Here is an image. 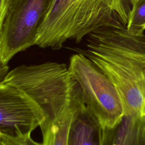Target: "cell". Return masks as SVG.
I'll return each mask as SVG.
<instances>
[{
  "label": "cell",
  "instance_id": "6",
  "mask_svg": "<svg viewBox=\"0 0 145 145\" xmlns=\"http://www.w3.org/2000/svg\"><path fill=\"white\" fill-rule=\"evenodd\" d=\"M0 134L16 135L31 133L45 120L39 106L28 96L0 83Z\"/></svg>",
  "mask_w": 145,
  "mask_h": 145
},
{
  "label": "cell",
  "instance_id": "4",
  "mask_svg": "<svg viewBox=\"0 0 145 145\" xmlns=\"http://www.w3.org/2000/svg\"><path fill=\"white\" fill-rule=\"evenodd\" d=\"M68 67L81 88L86 107L101 127L114 126L123 116V108L110 78L82 53L72 55Z\"/></svg>",
  "mask_w": 145,
  "mask_h": 145
},
{
  "label": "cell",
  "instance_id": "2",
  "mask_svg": "<svg viewBox=\"0 0 145 145\" xmlns=\"http://www.w3.org/2000/svg\"><path fill=\"white\" fill-rule=\"evenodd\" d=\"M131 8V0H53L36 45L59 50L99 29L126 27Z\"/></svg>",
  "mask_w": 145,
  "mask_h": 145
},
{
  "label": "cell",
  "instance_id": "9",
  "mask_svg": "<svg viewBox=\"0 0 145 145\" xmlns=\"http://www.w3.org/2000/svg\"><path fill=\"white\" fill-rule=\"evenodd\" d=\"M83 101L79 89L73 96L61 113L53 121L41 129L43 145H67L70 126L73 115Z\"/></svg>",
  "mask_w": 145,
  "mask_h": 145
},
{
  "label": "cell",
  "instance_id": "10",
  "mask_svg": "<svg viewBox=\"0 0 145 145\" xmlns=\"http://www.w3.org/2000/svg\"><path fill=\"white\" fill-rule=\"evenodd\" d=\"M131 3L126 29L133 35L143 33L145 29V0H131Z\"/></svg>",
  "mask_w": 145,
  "mask_h": 145
},
{
  "label": "cell",
  "instance_id": "1",
  "mask_svg": "<svg viewBox=\"0 0 145 145\" xmlns=\"http://www.w3.org/2000/svg\"><path fill=\"white\" fill-rule=\"evenodd\" d=\"M82 51L112 80L123 114H145V35H133L125 26L99 29L87 36Z\"/></svg>",
  "mask_w": 145,
  "mask_h": 145
},
{
  "label": "cell",
  "instance_id": "3",
  "mask_svg": "<svg viewBox=\"0 0 145 145\" xmlns=\"http://www.w3.org/2000/svg\"><path fill=\"white\" fill-rule=\"evenodd\" d=\"M0 83L19 89L39 106L45 117L41 127L61 113L79 87L66 64L50 61L17 66Z\"/></svg>",
  "mask_w": 145,
  "mask_h": 145
},
{
  "label": "cell",
  "instance_id": "12",
  "mask_svg": "<svg viewBox=\"0 0 145 145\" xmlns=\"http://www.w3.org/2000/svg\"><path fill=\"white\" fill-rule=\"evenodd\" d=\"M15 0H1L0 3V27L2 25L5 18L12 4Z\"/></svg>",
  "mask_w": 145,
  "mask_h": 145
},
{
  "label": "cell",
  "instance_id": "11",
  "mask_svg": "<svg viewBox=\"0 0 145 145\" xmlns=\"http://www.w3.org/2000/svg\"><path fill=\"white\" fill-rule=\"evenodd\" d=\"M31 134L8 135L0 134V145H43L42 143L35 141Z\"/></svg>",
  "mask_w": 145,
  "mask_h": 145
},
{
  "label": "cell",
  "instance_id": "8",
  "mask_svg": "<svg viewBox=\"0 0 145 145\" xmlns=\"http://www.w3.org/2000/svg\"><path fill=\"white\" fill-rule=\"evenodd\" d=\"M101 125L83 100L73 115L67 145H101Z\"/></svg>",
  "mask_w": 145,
  "mask_h": 145
},
{
  "label": "cell",
  "instance_id": "5",
  "mask_svg": "<svg viewBox=\"0 0 145 145\" xmlns=\"http://www.w3.org/2000/svg\"><path fill=\"white\" fill-rule=\"evenodd\" d=\"M53 0H15L0 27V63L36 45Z\"/></svg>",
  "mask_w": 145,
  "mask_h": 145
},
{
  "label": "cell",
  "instance_id": "7",
  "mask_svg": "<svg viewBox=\"0 0 145 145\" xmlns=\"http://www.w3.org/2000/svg\"><path fill=\"white\" fill-rule=\"evenodd\" d=\"M101 145H145V114H123L114 126L101 127Z\"/></svg>",
  "mask_w": 145,
  "mask_h": 145
}]
</instances>
